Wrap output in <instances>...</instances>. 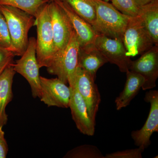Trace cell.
Returning <instances> with one entry per match:
<instances>
[{
	"label": "cell",
	"instance_id": "obj_17",
	"mask_svg": "<svg viewBox=\"0 0 158 158\" xmlns=\"http://www.w3.org/2000/svg\"><path fill=\"white\" fill-rule=\"evenodd\" d=\"M124 89L115 100L116 110L126 107L138 94L144 85V77L137 73L127 71Z\"/></svg>",
	"mask_w": 158,
	"mask_h": 158
},
{
	"label": "cell",
	"instance_id": "obj_8",
	"mask_svg": "<svg viewBox=\"0 0 158 158\" xmlns=\"http://www.w3.org/2000/svg\"><path fill=\"white\" fill-rule=\"evenodd\" d=\"M48 9L53 33L55 56L65 49L74 30L68 15L56 1L48 3Z\"/></svg>",
	"mask_w": 158,
	"mask_h": 158
},
{
	"label": "cell",
	"instance_id": "obj_23",
	"mask_svg": "<svg viewBox=\"0 0 158 158\" xmlns=\"http://www.w3.org/2000/svg\"><path fill=\"white\" fill-rule=\"evenodd\" d=\"M0 46L12 51L11 37L5 17L0 12Z\"/></svg>",
	"mask_w": 158,
	"mask_h": 158
},
{
	"label": "cell",
	"instance_id": "obj_29",
	"mask_svg": "<svg viewBox=\"0 0 158 158\" xmlns=\"http://www.w3.org/2000/svg\"><path fill=\"white\" fill-rule=\"evenodd\" d=\"M54 0H50V2H52V1H53Z\"/></svg>",
	"mask_w": 158,
	"mask_h": 158
},
{
	"label": "cell",
	"instance_id": "obj_20",
	"mask_svg": "<svg viewBox=\"0 0 158 158\" xmlns=\"http://www.w3.org/2000/svg\"><path fill=\"white\" fill-rule=\"evenodd\" d=\"M49 2L50 0H0V5L18 8L35 18L41 7Z\"/></svg>",
	"mask_w": 158,
	"mask_h": 158
},
{
	"label": "cell",
	"instance_id": "obj_6",
	"mask_svg": "<svg viewBox=\"0 0 158 158\" xmlns=\"http://www.w3.org/2000/svg\"><path fill=\"white\" fill-rule=\"evenodd\" d=\"M13 66L15 72L21 75L28 82L33 97L40 98V68L36 56V39L35 37L29 38L28 44L25 52L20 59L16 60Z\"/></svg>",
	"mask_w": 158,
	"mask_h": 158
},
{
	"label": "cell",
	"instance_id": "obj_13",
	"mask_svg": "<svg viewBox=\"0 0 158 158\" xmlns=\"http://www.w3.org/2000/svg\"><path fill=\"white\" fill-rule=\"evenodd\" d=\"M71 90L69 108L72 116L77 127L82 134L93 136L95 132V123L90 118L87 105L76 87L69 85Z\"/></svg>",
	"mask_w": 158,
	"mask_h": 158
},
{
	"label": "cell",
	"instance_id": "obj_7",
	"mask_svg": "<svg viewBox=\"0 0 158 158\" xmlns=\"http://www.w3.org/2000/svg\"><path fill=\"white\" fill-rule=\"evenodd\" d=\"M94 81L90 74L78 66L68 84L76 87L87 105L90 118L95 123L101 99Z\"/></svg>",
	"mask_w": 158,
	"mask_h": 158
},
{
	"label": "cell",
	"instance_id": "obj_16",
	"mask_svg": "<svg viewBox=\"0 0 158 158\" xmlns=\"http://www.w3.org/2000/svg\"><path fill=\"white\" fill-rule=\"evenodd\" d=\"M13 65L7 67L0 75V125L2 126L6 125L8 121L6 106L13 98L12 84L16 73Z\"/></svg>",
	"mask_w": 158,
	"mask_h": 158
},
{
	"label": "cell",
	"instance_id": "obj_3",
	"mask_svg": "<svg viewBox=\"0 0 158 158\" xmlns=\"http://www.w3.org/2000/svg\"><path fill=\"white\" fill-rule=\"evenodd\" d=\"M34 26L37 27L36 56L40 68L47 67L53 59V33L48 9V3L40 9L35 18Z\"/></svg>",
	"mask_w": 158,
	"mask_h": 158
},
{
	"label": "cell",
	"instance_id": "obj_5",
	"mask_svg": "<svg viewBox=\"0 0 158 158\" xmlns=\"http://www.w3.org/2000/svg\"><path fill=\"white\" fill-rule=\"evenodd\" d=\"M79 47L77 37L74 31L65 49L56 55L47 67L49 73L57 76V78L65 84L68 83L78 66Z\"/></svg>",
	"mask_w": 158,
	"mask_h": 158
},
{
	"label": "cell",
	"instance_id": "obj_22",
	"mask_svg": "<svg viewBox=\"0 0 158 158\" xmlns=\"http://www.w3.org/2000/svg\"><path fill=\"white\" fill-rule=\"evenodd\" d=\"M112 5L125 15L136 17L140 14L141 7L134 0H112Z\"/></svg>",
	"mask_w": 158,
	"mask_h": 158
},
{
	"label": "cell",
	"instance_id": "obj_2",
	"mask_svg": "<svg viewBox=\"0 0 158 158\" xmlns=\"http://www.w3.org/2000/svg\"><path fill=\"white\" fill-rule=\"evenodd\" d=\"M90 1L96 11V24L94 29L97 33L113 39L122 40L130 16L118 11L108 2Z\"/></svg>",
	"mask_w": 158,
	"mask_h": 158
},
{
	"label": "cell",
	"instance_id": "obj_28",
	"mask_svg": "<svg viewBox=\"0 0 158 158\" xmlns=\"http://www.w3.org/2000/svg\"><path fill=\"white\" fill-rule=\"evenodd\" d=\"M104 1L105 2H108L109 1H110V0H104Z\"/></svg>",
	"mask_w": 158,
	"mask_h": 158
},
{
	"label": "cell",
	"instance_id": "obj_18",
	"mask_svg": "<svg viewBox=\"0 0 158 158\" xmlns=\"http://www.w3.org/2000/svg\"><path fill=\"white\" fill-rule=\"evenodd\" d=\"M140 12L144 27L155 44L158 45V0L141 6Z\"/></svg>",
	"mask_w": 158,
	"mask_h": 158
},
{
	"label": "cell",
	"instance_id": "obj_12",
	"mask_svg": "<svg viewBox=\"0 0 158 158\" xmlns=\"http://www.w3.org/2000/svg\"><path fill=\"white\" fill-rule=\"evenodd\" d=\"M129 70L144 77V84L141 88L143 90L156 87L158 77V45H154L139 59L132 61Z\"/></svg>",
	"mask_w": 158,
	"mask_h": 158
},
{
	"label": "cell",
	"instance_id": "obj_27",
	"mask_svg": "<svg viewBox=\"0 0 158 158\" xmlns=\"http://www.w3.org/2000/svg\"><path fill=\"white\" fill-rule=\"evenodd\" d=\"M134 1L138 6L141 7V6L147 5L153 0H134Z\"/></svg>",
	"mask_w": 158,
	"mask_h": 158
},
{
	"label": "cell",
	"instance_id": "obj_26",
	"mask_svg": "<svg viewBox=\"0 0 158 158\" xmlns=\"http://www.w3.org/2000/svg\"><path fill=\"white\" fill-rule=\"evenodd\" d=\"M3 126L0 125V158H6L9 148L5 138V133L2 130Z\"/></svg>",
	"mask_w": 158,
	"mask_h": 158
},
{
	"label": "cell",
	"instance_id": "obj_24",
	"mask_svg": "<svg viewBox=\"0 0 158 158\" xmlns=\"http://www.w3.org/2000/svg\"><path fill=\"white\" fill-rule=\"evenodd\" d=\"M145 148L142 147L107 154L105 158H141Z\"/></svg>",
	"mask_w": 158,
	"mask_h": 158
},
{
	"label": "cell",
	"instance_id": "obj_10",
	"mask_svg": "<svg viewBox=\"0 0 158 158\" xmlns=\"http://www.w3.org/2000/svg\"><path fill=\"white\" fill-rule=\"evenodd\" d=\"M144 100L150 104V110L144 125L131 134L135 144L146 148L150 145L151 137L158 132V90H150L145 94Z\"/></svg>",
	"mask_w": 158,
	"mask_h": 158
},
{
	"label": "cell",
	"instance_id": "obj_25",
	"mask_svg": "<svg viewBox=\"0 0 158 158\" xmlns=\"http://www.w3.org/2000/svg\"><path fill=\"white\" fill-rule=\"evenodd\" d=\"M15 56L13 52L0 46V75L7 67L14 64Z\"/></svg>",
	"mask_w": 158,
	"mask_h": 158
},
{
	"label": "cell",
	"instance_id": "obj_14",
	"mask_svg": "<svg viewBox=\"0 0 158 158\" xmlns=\"http://www.w3.org/2000/svg\"><path fill=\"white\" fill-rule=\"evenodd\" d=\"M60 6L68 15L74 30L76 33L80 47L94 43L98 34L92 26L79 16L67 3L62 0H54Z\"/></svg>",
	"mask_w": 158,
	"mask_h": 158
},
{
	"label": "cell",
	"instance_id": "obj_21",
	"mask_svg": "<svg viewBox=\"0 0 158 158\" xmlns=\"http://www.w3.org/2000/svg\"><path fill=\"white\" fill-rule=\"evenodd\" d=\"M71 158H105L98 148L94 145L84 144L69 151L64 157Z\"/></svg>",
	"mask_w": 158,
	"mask_h": 158
},
{
	"label": "cell",
	"instance_id": "obj_4",
	"mask_svg": "<svg viewBox=\"0 0 158 158\" xmlns=\"http://www.w3.org/2000/svg\"><path fill=\"white\" fill-rule=\"evenodd\" d=\"M122 40L127 56L130 57L142 55L155 45L144 27L140 14L136 17H130Z\"/></svg>",
	"mask_w": 158,
	"mask_h": 158
},
{
	"label": "cell",
	"instance_id": "obj_9",
	"mask_svg": "<svg viewBox=\"0 0 158 158\" xmlns=\"http://www.w3.org/2000/svg\"><path fill=\"white\" fill-rule=\"evenodd\" d=\"M94 44L108 62L118 66L120 72L130 70L132 60L127 56V51L122 40L113 39L98 34Z\"/></svg>",
	"mask_w": 158,
	"mask_h": 158
},
{
	"label": "cell",
	"instance_id": "obj_15",
	"mask_svg": "<svg viewBox=\"0 0 158 158\" xmlns=\"http://www.w3.org/2000/svg\"><path fill=\"white\" fill-rule=\"evenodd\" d=\"M108 62L94 43L79 47L78 66L90 74L94 80L99 69Z\"/></svg>",
	"mask_w": 158,
	"mask_h": 158
},
{
	"label": "cell",
	"instance_id": "obj_11",
	"mask_svg": "<svg viewBox=\"0 0 158 158\" xmlns=\"http://www.w3.org/2000/svg\"><path fill=\"white\" fill-rule=\"evenodd\" d=\"M41 95L40 100L48 106L69 108L71 90L61 80L40 76Z\"/></svg>",
	"mask_w": 158,
	"mask_h": 158
},
{
	"label": "cell",
	"instance_id": "obj_1",
	"mask_svg": "<svg viewBox=\"0 0 158 158\" xmlns=\"http://www.w3.org/2000/svg\"><path fill=\"white\" fill-rule=\"evenodd\" d=\"M0 12L5 17L11 37L12 51L15 56H22L28 44V33L34 26L35 18L15 7L0 5Z\"/></svg>",
	"mask_w": 158,
	"mask_h": 158
},
{
	"label": "cell",
	"instance_id": "obj_19",
	"mask_svg": "<svg viewBox=\"0 0 158 158\" xmlns=\"http://www.w3.org/2000/svg\"><path fill=\"white\" fill-rule=\"evenodd\" d=\"M70 6L74 11L93 27L96 24L95 8L90 0H62Z\"/></svg>",
	"mask_w": 158,
	"mask_h": 158
}]
</instances>
